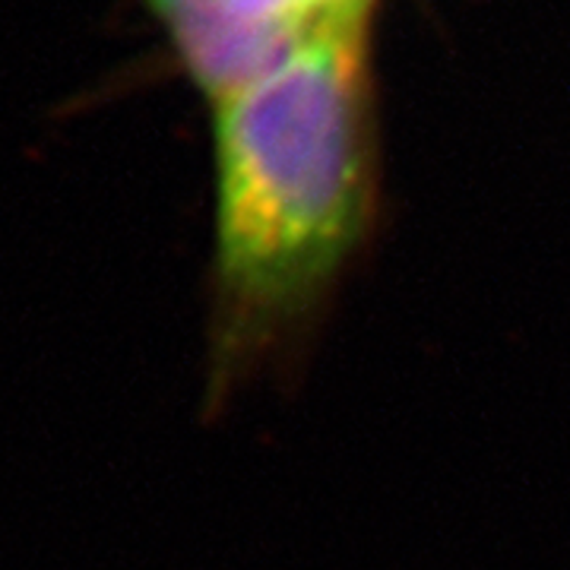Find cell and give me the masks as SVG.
I'll list each match as a JSON object with an SVG mask.
<instances>
[{
    "label": "cell",
    "mask_w": 570,
    "mask_h": 570,
    "mask_svg": "<svg viewBox=\"0 0 570 570\" xmlns=\"http://www.w3.org/2000/svg\"><path fill=\"white\" fill-rule=\"evenodd\" d=\"M367 26L371 0H330L285 61L213 102L206 415L298 367L371 242Z\"/></svg>",
    "instance_id": "6da1fadb"
}]
</instances>
